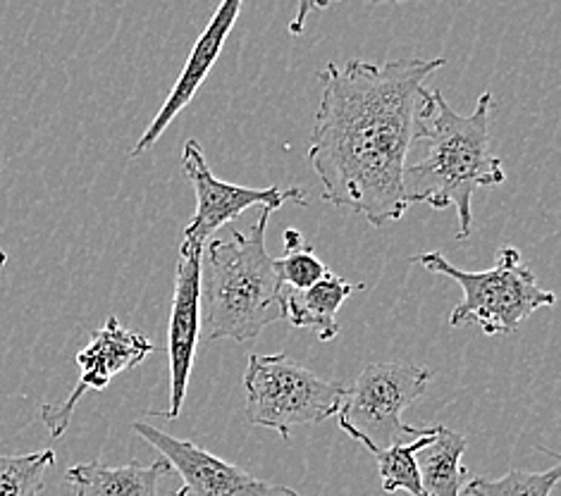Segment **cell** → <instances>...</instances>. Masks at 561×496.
Instances as JSON below:
<instances>
[{
	"instance_id": "1",
	"label": "cell",
	"mask_w": 561,
	"mask_h": 496,
	"mask_svg": "<svg viewBox=\"0 0 561 496\" xmlns=\"http://www.w3.org/2000/svg\"><path fill=\"white\" fill-rule=\"evenodd\" d=\"M445 58H397L382 65L328 62L318 72L323 96L309 141V163L323 200L385 227L404 218V168L416 141L425 79Z\"/></svg>"
},
{
	"instance_id": "21",
	"label": "cell",
	"mask_w": 561,
	"mask_h": 496,
	"mask_svg": "<svg viewBox=\"0 0 561 496\" xmlns=\"http://www.w3.org/2000/svg\"><path fill=\"white\" fill-rule=\"evenodd\" d=\"M5 263H8V253H5V251H0V270H3Z\"/></svg>"
},
{
	"instance_id": "4",
	"label": "cell",
	"mask_w": 561,
	"mask_h": 496,
	"mask_svg": "<svg viewBox=\"0 0 561 496\" xmlns=\"http://www.w3.org/2000/svg\"><path fill=\"white\" fill-rule=\"evenodd\" d=\"M413 263L433 275L449 277L461 287L463 299L449 315L451 327L480 325L490 337L512 334L540 308H552L557 303L554 293L538 285L536 275L514 246L500 249L494 265L483 273H469L451 265L437 251L419 253L413 256Z\"/></svg>"
},
{
	"instance_id": "2",
	"label": "cell",
	"mask_w": 561,
	"mask_h": 496,
	"mask_svg": "<svg viewBox=\"0 0 561 496\" xmlns=\"http://www.w3.org/2000/svg\"><path fill=\"white\" fill-rule=\"evenodd\" d=\"M492 93H480L476 111L461 115L443 91H423L416 113V141L427 143V155L404 168L407 206L425 204L433 210L454 208L459 216L457 239L473 230V194L506 182L502 160L490 151Z\"/></svg>"
},
{
	"instance_id": "6",
	"label": "cell",
	"mask_w": 561,
	"mask_h": 496,
	"mask_svg": "<svg viewBox=\"0 0 561 496\" xmlns=\"http://www.w3.org/2000/svg\"><path fill=\"white\" fill-rule=\"evenodd\" d=\"M431 380V370L411 364H370L346 384L337 423L370 453L404 445L425 427L407 425L402 413L427 392Z\"/></svg>"
},
{
	"instance_id": "13",
	"label": "cell",
	"mask_w": 561,
	"mask_h": 496,
	"mask_svg": "<svg viewBox=\"0 0 561 496\" xmlns=\"http://www.w3.org/2000/svg\"><path fill=\"white\" fill-rule=\"evenodd\" d=\"M170 473L172 468L165 459L149 465L129 461L123 468L89 461L72 465L65 473V482L70 487V496H158L160 480Z\"/></svg>"
},
{
	"instance_id": "11",
	"label": "cell",
	"mask_w": 561,
	"mask_h": 496,
	"mask_svg": "<svg viewBox=\"0 0 561 496\" xmlns=\"http://www.w3.org/2000/svg\"><path fill=\"white\" fill-rule=\"evenodd\" d=\"M242 5H244V0H220L218 10L213 12V18L204 30V34L198 36V42L194 44L190 58H186L175 86L170 89L165 103L160 105L158 115L151 119V125L146 127L141 139L135 143V149H131V153H129L131 158H139L141 153L149 151L151 146L160 137H163L165 129L172 125V119H175L186 108V105L194 101L198 89H202V84L206 82L208 72L213 70V65L218 62L227 36H230L232 26L239 20V12H242Z\"/></svg>"
},
{
	"instance_id": "7",
	"label": "cell",
	"mask_w": 561,
	"mask_h": 496,
	"mask_svg": "<svg viewBox=\"0 0 561 496\" xmlns=\"http://www.w3.org/2000/svg\"><path fill=\"white\" fill-rule=\"evenodd\" d=\"M182 170L190 177L194 194H196V210L192 222L186 224L182 237L180 251H204V246L210 241V237L225 224H230L239 216L253 206H261L265 210L283 208L289 200L299 206H309L304 192L291 186V189H277V186H265V189H253V186H239L218 180L213 174L204 146L196 139H190L184 143L182 151Z\"/></svg>"
},
{
	"instance_id": "3",
	"label": "cell",
	"mask_w": 561,
	"mask_h": 496,
	"mask_svg": "<svg viewBox=\"0 0 561 496\" xmlns=\"http://www.w3.org/2000/svg\"><path fill=\"white\" fill-rule=\"evenodd\" d=\"M271 210H261L249 232L232 230L227 239H210L206 253V339L239 344L283 320V281L275 258L265 249Z\"/></svg>"
},
{
	"instance_id": "20",
	"label": "cell",
	"mask_w": 561,
	"mask_h": 496,
	"mask_svg": "<svg viewBox=\"0 0 561 496\" xmlns=\"http://www.w3.org/2000/svg\"><path fill=\"white\" fill-rule=\"evenodd\" d=\"M368 3H376V5H380V3H407V0H368Z\"/></svg>"
},
{
	"instance_id": "8",
	"label": "cell",
	"mask_w": 561,
	"mask_h": 496,
	"mask_svg": "<svg viewBox=\"0 0 561 496\" xmlns=\"http://www.w3.org/2000/svg\"><path fill=\"white\" fill-rule=\"evenodd\" d=\"M153 354V344L141 332H135L119 323L117 318H108L91 334L89 344L77 354L79 380L70 396L60 404H44L42 418L53 439H60L70 427L75 408L84 394L101 392L113 378L131 368L141 366Z\"/></svg>"
},
{
	"instance_id": "10",
	"label": "cell",
	"mask_w": 561,
	"mask_h": 496,
	"mask_svg": "<svg viewBox=\"0 0 561 496\" xmlns=\"http://www.w3.org/2000/svg\"><path fill=\"white\" fill-rule=\"evenodd\" d=\"M202 275L204 251H180L175 293H172L168 323V364H170V406L153 411L163 420H178L184 408L186 387H190L196 344L202 337Z\"/></svg>"
},
{
	"instance_id": "18",
	"label": "cell",
	"mask_w": 561,
	"mask_h": 496,
	"mask_svg": "<svg viewBox=\"0 0 561 496\" xmlns=\"http://www.w3.org/2000/svg\"><path fill=\"white\" fill-rule=\"evenodd\" d=\"M561 468L554 463L550 471H510L497 480L471 477L463 492L469 496H550L559 485Z\"/></svg>"
},
{
	"instance_id": "9",
	"label": "cell",
	"mask_w": 561,
	"mask_h": 496,
	"mask_svg": "<svg viewBox=\"0 0 561 496\" xmlns=\"http://www.w3.org/2000/svg\"><path fill=\"white\" fill-rule=\"evenodd\" d=\"M144 441L165 459L170 468L184 480L175 496H301L285 485H273L256 475L242 471L239 465L227 463L210 451L196 447L194 441L178 439L151 423L137 420L131 425Z\"/></svg>"
},
{
	"instance_id": "5",
	"label": "cell",
	"mask_w": 561,
	"mask_h": 496,
	"mask_svg": "<svg viewBox=\"0 0 561 496\" xmlns=\"http://www.w3.org/2000/svg\"><path fill=\"white\" fill-rule=\"evenodd\" d=\"M247 418L289 439L291 427L320 425L337 415L346 384L323 380L287 354L249 356L244 372Z\"/></svg>"
},
{
	"instance_id": "14",
	"label": "cell",
	"mask_w": 561,
	"mask_h": 496,
	"mask_svg": "<svg viewBox=\"0 0 561 496\" xmlns=\"http://www.w3.org/2000/svg\"><path fill=\"white\" fill-rule=\"evenodd\" d=\"M469 439L461 432H454L445 425H437V432L431 445L416 453V465L421 473L423 489L431 496H461L469 471L461 465Z\"/></svg>"
},
{
	"instance_id": "17",
	"label": "cell",
	"mask_w": 561,
	"mask_h": 496,
	"mask_svg": "<svg viewBox=\"0 0 561 496\" xmlns=\"http://www.w3.org/2000/svg\"><path fill=\"white\" fill-rule=\"evenodd\" d=\"M275 270L283 287L299 291L318 285L330 273L328 265L316 256L313 249L306 244L304 234L294 227L285 232V256L275 258Z\"/></svg>"
},
{
	"instance_id": "19",
	"label": "cell",
	"mask_w": 561,
	"mask_h": 496,
	"mask_svg": "<svg viewBox=\"0 0 561 496\" xmlns=\"http://www.w3.org/2000/svg\"><path fill=\"white\" fill-rule=\"evenodd\" d=\"M332 3H340V0H297V15H294V20L289 22V34L301 36L306 20H309L311 12L313 10H325Z\"/></svg>"
},
{
	"instance_id": "15",
	"label": "cell",
	"mask_w": 561,
	"mask_h": 496,
	"mask_svg": "<svg viewBox=\"0 0 561 496\" xmlns=\"http://www.w3.org/2000/svg\"><path fill=\"white\" fill-rule=\"evenodd\" d=\"M437 432V425L435 427H425V430L413 437L404 445H394L390 449H382L376 451L373 455L378 459V473H380V482H382V489L387 494H394L399 489L409 492L411 496H431L423 489V482H421V473H419V465H416V453L431 445V439Z\"/></svg>"
},
{
	"instance_id": "12",
	"label": "cell",
	"mask_w": 561,
	"mask_h": 496,
	"mask_svg": "<svg viewBox=\"0 0 561 496\" xmlns=\"http://www.w3.org/2000/svg\"><path fill=\"white\" fill-rule=\"evenodd\" d=\"M366 285H354L335 273H328L309 289H283V320L291 327L311 330L318 342H332L340 334L337 313L344 301Z\"/></svg>"
},
{
	"instance_id": "16",
	"label": "cell",
	"mask_w": 561,
	"mask_h": 496,
	"mask_svg": "<svg viewBox=\"0 0 561 496\" xmlns=\"http://www.w3.org/2000/svg\"><path fill=\"white\" fill-rule=\"evenodd\" d=\"M53 463L56 453L50 449L0 455V496H42Z\"/></svg>"
}]
</instances>
